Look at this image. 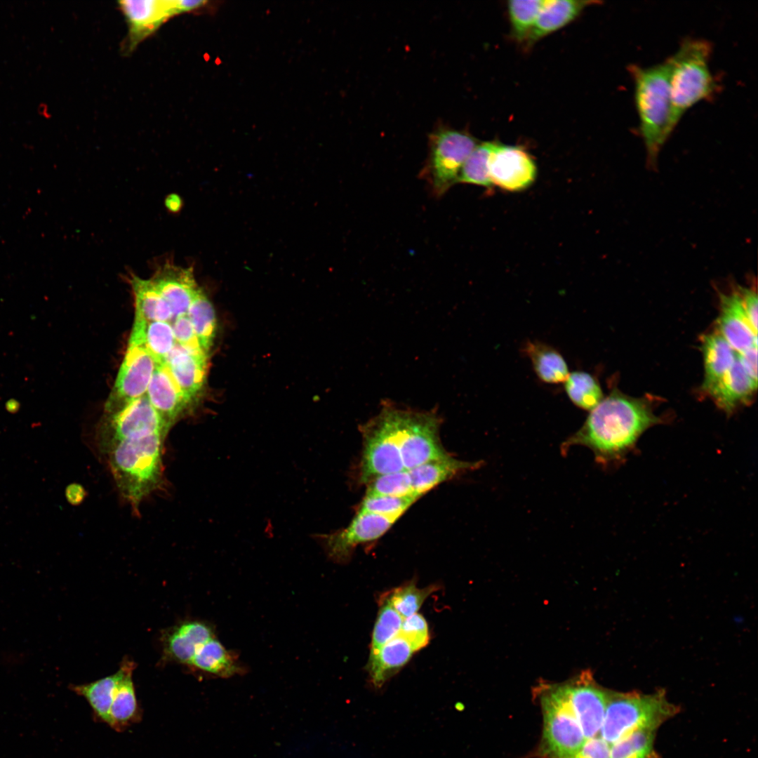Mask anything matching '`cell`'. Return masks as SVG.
I'll list each match as a JSON object with an SVG mask.
<instances>
[{
  "label": "cell",
  "mask_w": 758,
  "mask_h": 758,
  "mask_svg": "<svg viewBox=\"0 0 758 758\" xmlns=\"http://www.w3.org/2000/svg\"><path fill=\"white\" fill-rule=\"evenodd\" d=\"M479 466V462H466L452 456L434 460L415 467L408 472L413 493L420 498L430 490L459 474L462 472Z\"/></svg>",
  "instance_id": "23"
},
{
  "label": "cell",
  "mask_w": 758,
  "mask_h": 758,
  "mask_svg": "<svg viewBox=\"0 0 758 758\" xmlns=\"http://www.w3.org/2000/svg\"><path fill=\"white\" fill-rule=\"evenodd\" d=\"M182 201L176 194H170L166 199V206L172 212H177L181 207Z\"/></svg>",
  "instance_id": "47"
},
{
  "label": "cell",
  "mask_w": 758,
  "mask_h": 758,
  "mask_svg": "<svg viewBox=\"0 0 758 758\" xmlns=\"http://www.w3.org/2000/svg\"><path fill=\"white\" fill-rule=\"evenodd\" d=\"M420 497L415 495L405 496H368L360 503L358 512L370 513L387 517L399 518Z\"/></svg>",
  "instance_id": "39"
},
{
  "label": "cell",
  "mask_w": 758,
  "mask_h": 758,
  "mask_svg": "<svg viewBox=\"0 0 758 758\" xmlns=\"http://www.w3.org/2000/svg\"><path fill=\"white\" fill-rule=\"evenodd\" d=\"M654 729L634 731L611 745L610 758H652Z\"/></svg>",
  "instance_id": "37"
},
{
  "label": "cell",
  "mask_w": 758,
  "mask_h": 758,
  "mask_svg": "<svg viewBox=\"0 0 758 758\" xmlns=\"http://www.w3.org/2000/svg\"><path fill=\"white\" fill-rule=\"evenodd\" d=\"M438 588L435 585L419 588L411 581L394 588L385 595L392 607L404 619L416 613L425 599Z\"/></svg>",
  "instance_id": "36"
},
{
  "label": "cell",
  "mask_w": 758,
  "mask_h": 758,
  "mask_svg": "<svg viewBox=\"0 0 758 758\" xmlns=\"http://www.w3.org/2000/svg\"><path fill=\"white\" fill-rule=\"evenodd\" d=\"M150 279L168 304L173 319L187 315L192 300L201 289L197 286L192 267H182L169 261L157 268Z\"/></svg>",
  "instance_id": "16"
},
{
  "label": "cell",
  "mask_w": 758,
  "mask_h": 758,
  "mask_svg": "<svg viewBox=\"0 0 758 758\" xmlns=\"http://www.w3.org/2000/svg\"><path fill=\"white\" fill-rule=\"evenodd\" d=\"M476 145V140L465 131L441 128L431 135L421 177L435 197L443 196L458 182L461 168Z\"/></svg>",
  "instance_id": "8"
},
{
  "label": "cell",
  "mask_w": 758,
  "mask_h": 758,
  "mask_svg": "<svg viewBox=\"0 0 758 758\" xmlns=\"http://www.w3.org/2000/svg\"><path fill=\"white\" fill-rule=\"evenodd\" d=\"M214 637L213 628L208 623L199 620L184 622L165 634L164 655L172 661L189 665L198 649Z\"/></svg>",
  "instance_id": "20"
},
{
  "label": "cell",
  "mask_w": 758,
  "mask_h": 758,
  "mask_svg": "<svg viewBox=\"0 0 758 758\" xmlns=\"http://www.w3.org/2000/svg\"><path fill=\"white\" fill-rule=\"evenodd\" d=\"M545 0H512L507 2L512 34L517 41L528 39Z\"/></svg>",
  "instance_id": "38"
},
{
  "label": "cell",
  "mask_w": 758,
  "mask_h": 758,
  "mask_svg": "<svg viewBox=\"0 0 758 758\" xmlns=\"http://www.w3.org/2000/svg\"><path fill=\"white\" fill-rule=\"evenodd\" d=\"M719 300L718 332L738 353L757 347V332L743 310L737 286L729 293H720Z\"/></svg>",
  "instance_id": "17"
},
{
  "label": "cell",
  "mask_w": 758,
  "mask_h": 758,
  "mask_svg": "<svg viewBox=\"0 0 758 758\" xmlns=\"http://www.w3.org/2000/svg\"><path fill=\"white\" fill-rule=\"evenodd\" d=\"M154 432L168 434L145 394L117 411L104 413L96 432V446L134 434Z\"/></svg>",
  "instance_id": "13"
},
{
  "label": "cell",
  "mask_w": 758,
  "mask_h": 758,
  "mask_svg": "<svg viewBox=\"0 0 758 758\" xmlns=\"http://www.w3.org/2000/svg\"><path fill=\"white\" fill-rule=\"evenodd\" d=\"M146 392L167 432L190 404L165 363L157 364Z\"/></svg>",
  "instance_id": "18"
},
{
  "label": "cell",
  "mask_w": 758,
  "mask_h": 758,
  "mask_svg": "<svg viewBox=\"0 0 758 758\" xmlns=\"http://www.w3.org/2000/svg\"><path fill=\"white\" fill-rule=\"evenodd\" d=\"M569 701L585 740L598 736L607 704L608 691L587 671L565 683Z\"/></svg>",
  "instance_id": "15"
},
{
  "label": "cell",
  "mask_w": 758,
  "mask_h": 758,
  "mask_svg": "<svg viewBox=\"0 0 758 758\" xmlns=\"http://www.w3.org/2000/svg\"><path fill=\"white\" fill-rule=\"evenodd\" d=\"M542 691L543 754L550 758H572L585 738L571 707L566 684L545 686Z\"/></svg>",
  "instance_id": "7"
},
{
  "label": "cell",
  "mask_w": 758,
  "mask_h": 758,
  "mask_svg": "<svg viewBox=\"0 0 758 758\" xmlns=\"http://www.w3.org/2000/svg\"><path fill=\"white\" fill-rule=\"evenodd\" d=\"M189 665L203 673L220 678L246 672L236 654L227 650L215 637L198 649Z\"/></svg>",
  "instance_id": "26"
},
{
  "label": "cell",
  "mask_w": 758,
  "mask_h": 758,
  "mask_svg": "<svg viewBox=\"0 0 758 758\" xmlns=\"http://www.w3.org/2000/svg\"><path fill=\"white\" fill-rule=\"evenodd\" d=\"M398 634L406 640L415 651L426 646L430 639L427 621L418 613L403 620Z\"/></svg>",
  "instance_id": "41"
},
{
  "label": "cell",
  "mask_w": 758,
  "mask_h": 758,
  "mask_svg": "<svg viewBox=\"0 0 758 758\" xmlns=\"http://www.w3.org/2000/svg\"><path fill=\"white\" fill-rule=\"evenodd\" d=\"M524 350L533 370L543 382L550 384L564 383L569 372L562 355L554 347L540 343L528 342Z\"/></svg>",
  "instance_id": "30"
},
{
  "label": "cell",
  "mask_w": 758,
  "mask_h": 758,
  "mask_svg": "<svg viewBox=\"0 0 758 758\" xmlns=\"http://www.w3.org/2000/svg\"><path fill=\"white\" fill-rule=\"evenodd\" d=\"M594 1L545 0L527 40L530 44L559 29L575 20Z\"/></svg>",
  "instance_id": "25"
},
{
  "label": "cell",
  "mask_w": 758,
  "mask_h": 758,
  "mask_svg": "<svg viewBox=\"0 0 758 758\" xmlns=\"http://www.w3.org/2000/svg\"><path fill=\"white\" fill-rule=\"evenodd\" d=\"M65 496L71 505L77 506L81 505L85 500L87 492L81 484L74 482L67 486Z\"/></svg>",
  "instance_id": "46"
},
{
  "label": "cell",
  "mask_w": 758,
  "mask_h": 758,
  "mask_svg": "<svg viewBox=\"0 0 758 758\" xmlns=\"http://www.w3.org/2000/svg\"><path fill=\"white\" fill-rule=\"evenodd\" d=\"M712 45L705 39L688 38L665 61L669 71L673 120L677 126L684 114L712 98L718 85L710 68Z\"/></svg>",
  "instance_id": "4"
},
{
  "label": "cell",
  "mask_w": 758,
  "mask_h": 758,
  "mask_svg": "<svg viewBox=\"0 0 758 758\" xmlns=\"http://www.w3.org/2000/svg\"><path fill=\"white\" fill-rule=\"evenodd\" d=\"M741 303L754 330L757 332V294L752 287L737 286Z\"/></svg>",
  "instance_id": "44"
},
{
  "label": "cell",
  "mask_w": 758,
  "mask_h": 758,
  "mask_svg": "<svg viewBox=\"0 0 758 758\" xmlns=\"http://www.w3.org/2000/svg\"><path fill=\"white\" fill-rule=\"evenodd\" d=\"M611 745L601 736L585 740L572 758H610Z\"/></svg>",
  "instance_id": "43"
},
{
  "label": "cell",
  "mask_w": 758,
  "mask_h": 758,
  "mask_svg": "<svg viewBox=\"0 0 758 758\" xmlns=\"http://www.w3.org/2000/svg\"><path fill=\"white\" fill-rule=\"evenodd\" d=\"M757 387V383L747 375L737 354L731 367L707 393L719 408L730 413L745 403Z\"/></svg>",
  "instance_id": "24"
},
{
  "label": "cell",
  "mask_w": 758,
  "mask_h": 758,
  "mask_svg": "<svg viewBox=\"0 0 758 758\" xmlns=\"http://www.w3.org/2000/svg\"><path fill=\"white\" fill-rule=\"evenodd\" d=\"M366 495L405 496L415 494L411 488L408 472L401 470L382 474L371 479L367 483Z\"/></svg>",
  "instance_id": "40"
},
{
  "label": "cell",
  "mask_w": 758,
  "mask_h": 758,
  "mask_svg": "<svg viewBox=\"0 0 758 758\" xmlns=\"http://www.w3.org/2000/svg\"><path fill=\"white\" fill-rule=\"evenodd\" d=\"M738 357L747 375L757 383V347L738 353Z\"/></svg>",
  "instance_id": "45"
},
{
  "label": "cell",
  "mask_w": 758,
  "mask_h": 758,
  "mask_svg": "<svg viewBox=\"0 0 758 758\" xmlns=\"http://www.w3.org/2000/svg\"><path fill=\"white\" fill-rule=\"evenodd\" d=\"M398 406L386 401L377 415L361 427L363 452L359 479L367 484L373 478L405 470L401 453Z\"/></svg>",
  "instance_id": "6"
},
{
  "label": "cell",
  "mask_w": 758,
  "mask_h": 758,
  "mask_svg": "<svg viewBox=\"0 0 758 758\" xmlns=\"http://www.w3.org/2000/svg\"><path fill=\"white\" fill-rule=\"evenodd\" d=\"M208 355L189 351L175 344L165 364L178 387L191 404L206 382Z\"/></svg>",
  "instance_id": "19"
},
{
  "label": "cell",
  "mask_w": 758,
  "mask_h": 758,
  "mask_svg": "<svg viewBox=\"0 0 758 758\" xmlns=\"http://www.w3.org/2000/svg\"><path fill=\"white\" fill-rule=\"evenodd\" d=\"M166 437L161 432L134 434L97 447L120 496L135 512L164 484Z\"/></svg>",
  "instance_id": "2"
},
{
  "label": "cell",
  "mask_w": 758,
  "mask_h": 758,
  "mask_svg": "<svg viewBox=\"0 0 758 758\" xmlns=\"http://www.w3.org/2000/svg\"><path fill=\"white\" fill-rule=\"evenodd\" d=\"M490 181L509 192H520L533 185L537 166L533 157L519 146L496 144L488 162Z\"/></svg>",
  "instance_id": "14"
},
{
  "label": "cell",
  "mask_w": 758,
  "mask_h": 758,
  "mask_svg": "<svg viewBox=\"0 0 758 758\" xmlns=\"http://www.w3.org/2000/svg\"><path fill=\"white\" fill-rule=\"evenodd\" d=\"M135 305V321L172 322L173 314L154 283L132 274L129 279Z\"/></svg>",
  "instance_id": "28"
},
{
  "label": "cell",
  "mask_w": 758,
  "mask_h": 758,
  "mask_svg": "<svg viewBox=\"0 0 758 758\" xmlns=\"http://www.w3.org/2000/svg\"><path fill=\"white\" fill-rule=\"evenodd\" d=\"M676 712L663 691L646 695L608 691L600 736L611 745L639 729H656Z\"/></svg>",
  "instance_id": "5"
},
{
  "label": "cell",
  "mask_w": 758,
  "mask_h": 758,
  "mask_svg": "<svg viewBox=\"0 0 758 758\" xmlns=\"http://www.w3.org/2000/svg\"><path fill=\"white\" fill-rule=\"evenodd\" d=\"M213 1L193 0H125L118 2L128 25L124 51L129 53L164 22L179 14L213 11Z\"/></svg>",
  "instance_id": "9"
},
{
  "label": "cell",
  "mask_w": 758,
  "mask_h": 758,
  "mask_svg": "<svg viewBox=\"0 0 758 758\" xmlns=\"http://www.w3.org/2000/svg\"><path fill=\"white\" fill-rule=\"evenodd\" d=\"M380 603L371 636L370 656L398 634L404 620L392 607L385 594L381 596Z\"/></svg>",
  "instance_id": "34"
},
{
  "label": "cell",
  "mask_w": 758,
  "mask_h": 758,
  "mask_svg": "<svg viewBox=\"0 0 758 758\" xmlns=\"http://www.w3.org/2000/svg\"><path fill=\"white\" fill-rule=\"evenodd\" d=\"M414 652L410 644L397 634L369 656L366 669L371 686L375 690L381 689L408 662Z\"/></svg>",
  "instance_id": "21"
},
{
  "label": "cell",
  "mask_w": 758,
  "mask_h": 758,
  "mask_svg": "<svg viewBox=\"0 0 758 758\" xmlns=\"http://www.w3.org/2000/svg\"><path fill=\"white\" fill-rule=\"evenodd\" d=\"M659 421L644 401L614 390L590 411L583 425L563 443L561 450L583 445L590 448L601 463L616 460Z\"/></svg>",
  "instance_id": "1"
},
{
  "label": "cell",
  "mask_w": 758,
  "mask_h": 758,
  "mask_svg": "<svg viewBox=\"0 0 758 758\" xmlns=\"http://www.w3.org/2000/svg\"><path fill=\"white\" fill-rule=\"evenodd\" d=\"M441 419L436 412L398 406L400 453L405 470L450 454L439 438Z\"/></svg>",
  "instance_id": "10"
},
{
  "label": "cell",
  "mask_w": 758,
  "mask_h": 758,
  "mask_svg": "<svg viewBox=\"0 0 758 758\" xmlns=\"http://www.w3.org/2000/svg\"><path fill=\"white\" fill-rule=\"evenodd\" d=\"M128 343L145 346L158 364H164L175 340L168 322L135 320Z\"/></svg>",
  "instance_id": "29"
},
{
  "label": "cell",
  "mask_w": 758,
  "mask_h": 758,
  "mask_svg": "<svg viewBox=\"0 0 758 758\" xmlns=\"http://www.w3.org/2000/svg\"><path fill=\"white\" fill-rule=\"evenodd\" d=\"M564 383L569 399L582 409L591 411L604 398L599 383L587 372L576 371L569 373Z\"/></svg>",
  "instance_id": "33"
},
{
  "label": "cell",
  "mask_w": 758,
  "mask_h": 758,
  "mask_svg": "<svg viewBox=\"0 0 758 758\" xmlns=\"http://www.w3.org/2000/svg\"><path fill=\"white\" fill-rule=\"evenodd\" d=\"M135 663L125 658L121 662V672L109 713L108 725L114 730H124L140 718V710L133 681Z\"/></svg>",
  "instance_id": "22"
},
{
  "label": "cell",
  "mask_w": 758,
  "mask_h": 758,
  "mask_svg": "<svg viewBox=\"0 0 758 758\" xmlns=\"http://www.w3.org/2000/svg\"><path fill=\"white\" fill-rule=\"evenodd\" d=\"M171 326L176 343L192 352L208 355L201 347L187 315L174 319Z\"/></svg>",
  "instance_id": "42"
},
{
  "label": "cell",
  "mask_w": 758,
  "mask_h": 758,
  "mask_svg": "<svg viewBox=\"0 0 758 758\" xmlns=\"http://www.w3.org/2000/svg\"><path fill=\"white\" fill-rule=\"evenodd\" d=\"M157 364L145 346L128 343L105 413L117 411L145 395Z\"/></svg>",
  "instance_id": "12"
},
{
  "label": "cell",
  "mask_w": 758,
  "mask_h": 758,
  "mask_svg": "<svg viewBox=\"0 0 758 758\" xmlns=\"http://www.w3.org/2000/svg\"><path fill=\"white\" fill-rule=\"evenodd\" d=\"M187 316L201 347L208 354L215 336L216 317L211 301L201 289L192 300Z\"/></svg>",
  "instance_id": "32"
},
{
  "label": "cell",
  "mask_w": 758,
  "mask_h": 758,
  "mask_svg": "<svg viewBox=\"0 0 758 758\" xmlns=\"http://www.w3.org/2000/svg\"><path fill=\"white\" fill-rule=\"evenodd\" d=\"M5 404L6 410L12 414L18 412L20 408V404L18 400L15 399H11L8 400Z\"/></svg>",
  "instance_id": "48"
},
{
  "label": "cell",
  "mask_w": 758,
  "mask_h": 758,
  "mask_svg": "<svg viewBox=\"0 0 758 758\" xmlns=\"http://www.w3.org/2000/svg\"><path fill=\"white\" fill-rule=\"evenodd\" d=\"M119 669L113 674L88 684H71L69 688L89 703L97 719L108 724L109 713L120 677Z\"/></svg>",
  "instance_id": "31"
},
{
  "label": "cell",
  "mask_w": 758,
  "mask_h": 758,
  "mask_svg": "<svg viewBox=\"0 0 758 758\" xmlns=\"http://www.w3.org/2000/svg\"><path fill=\"white\" fill-rule=\"evenodd\" d=\"M705 377L702 388L708 392L731 367L738 352L717 331L702 338Z\"/></svg>",
  "instance_id": "27"
},
{
  "label": "cell",
  "mask_w": 758,
  "mask_h": 758,
  "mask_svg": "<svg viewBox=\"0 0 758 758\" xmlns=\"http://www.w3.org/2000/svg\"><path fill=\"white\" fill-rule=\"evenodd\" d=\"M397 520L357 512L347 527L331 533L314 534L312 538L321 545L330 559L344 564L350 560L358 545L378 540Z\"/></svg>",
  "instance_id": "11"
},
{
  "label": "cell",
  "mask_w": 758,
  "mask_h": 758,
  "mask_svg": "<svg viewBox=\"0 0 758 758\" xmlns=\"http://www.w3.org/2000/svg\"><path fill=\"white\" fill-rule=\"evenodd\" d=\"M496 144L493 142H484L476 145L461 168L458 182L487 188L492 187L488 175V162Z\"/></svg>",
  "instance_id": "35"
},
{
  "label": "cell",
  "mask_w": 758,
  "mask_h": 758,
  "mask_svg": "<svg viewBox=\"0 0 758 758\" xmlns=\"http://www.w3.org/2000/svg\"><path fill=\"white\" fill-rule=\"evenodd\" d=\"M634 84L639 131L651 169L656 168L660 152L677 126L673 120L666 61L652 66H629Z\"/></svg>",
  "instance_id": "3"
}]
</instances>
